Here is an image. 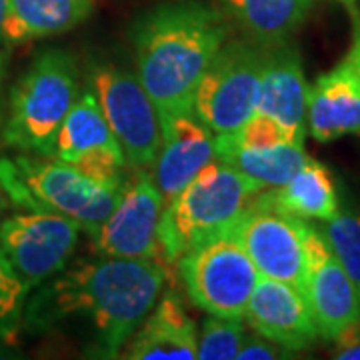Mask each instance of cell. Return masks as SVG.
<instances>
[{"instance_id": "cell-1", "label": "cell", "mask_w": 360, "mask_h": 360, "mask_svg": "<svg viewBox=\"0 0 360 360\" xmlns=\"http://www.w3.org/2000/svg\"><path fill=\"white\" fill-rule=\"evenodd\" d=\"M165 272L156 258L103 257L80 262L40 288L22 321L37 330L68 319L86 321L98 356L116 359L155 309Z\"/></svg>"}, {"instance_id": "cell-2", "label": "cell", "mask_w": 360, "mask_h": 360, "mask_svg": "<svg viewBox=\"0 0 360 360\" xmlns=\"http://www.w3.org/2000/svg\"><path fill=\"white\" fill-rule=\"evenodd\" d=\"M231 30L219 6L198 0L165 2L134 20L136 77L155 103L160 127L172 116L193 112L200 77Z\"/></svg>"}, {"instance_id": "cell-3", "label": "cell", "mask_w": 360, "mask_h": 360, "mask_svg": "<svg viewBox=\"0 0 360 360\" xmlns=\"http://www.w3.org/2000/svg\"><path fill=\"white\" fill-rule=\"evenodd\" d=\"M260 191L236 168L212 160L162 208L156 231L162 262L176 264L188 250L226 236Z\"/></svg>"}, {"instance_id": "cell-4", "label": "cell", "mask_w": 360, "mask_h": 360, "mask_svg": "<svg viewBox=\"0 0 360 360\" xmlns=\"http://www.w3.org/2000/svg\"><path fill=\"white\" fill-rule=\"evenodd\" d=\"M0 184L16 206L66 217L90 236L110 217L122 191L56 156L37 155L0 158Z\"/></svg>"}, {"instance_id": "cell-5", "label": "cell", "mask_w": 360, "mask_h": 360, "mask_svg": "<svg viewBox=\"0 0 360 360\" xmlns=\"http://www.w3.org/2000/svg\"><path fill=\"white\" fill-rule=\"evenodd\" d=\"M77 98L75 58L58 49L42 52L11 92L2 141L28 155L54 156L58 130Z\"/></svg>"}, {"instance_id": "cell-6", "label": "cell", "mask_w": 360, "mask_h": 360, "mask_svg": "<svg viewBox=\"0 0 360 360\" xmlns=\"http://www.w3.org/2000/svg\"><path fill=\"white\" fill-rule=\"evenodd\" d=\"M264 46L248 39L226 40L200 77L193 112L214 134L236 130L257 112Z\"/></svg>"}, {"instance_id": "cell-7", "label": "cell", "mask_w": 360, "mask_h": 360, "mask_svg": "<svg viewBox=\"0 0 360 360\" xmlns=\"http://www.w3.org/2000/svg\"><path fill=\"white\" fill-rule=\"evenodd\" d=\"M309 231L307 220L274 205L264 188L252 196L229 234L245 248L260 276L292 284L302 292Z\"/></svg>"}, {"instance_id": "cell-8", "label": "cell", "mask_w": 360, "mask_h": 360, "mask_svg": "<svg viewBox=\"0 0 360 360\" xmlns=\"http://www.w3.org/2000/svg\"><path fill=\"white\" fill-rule=\"evenodd\" d=\"M176 269L186 295L198 309L245 319L260 272L231 234L188 250L179 258Z\"/></svg>"}, {"instance_id": "cell-9", "label": "cell", "mask_w": 360, "mask_h": 360, "mask_svg": "<svg viewBox=\"0 0 360 360\" xmlns=\"http://www.w3.org/2000/svg\"><path fill=\"white\" fill-rule=\"evenodd\" d=\"M92 90L127 165L134 170L153 167L162 144V127L155 103L139 77L124 68L101 66L92 77Z\"/></svg>"}, {"instance_id": "cell-10", "label": "cell", "mask_w": 360, "mask_h": 360, "mask_svg": "<svg viewBox=\"0 0 360 360\" xmlns=\"http://www.w3.org/2000/svg\"><path fill=\"white\" fill-rule=\"evenodd\" d=\"M80 231L77 222L66 217L28 210L0 222V250L26 290H32L65 270Z\"/></svg>"}, {"instance_id": "cell-11", "label": "cell", "mask_w": 360, "mask_h": 360, "mask_svg": "<svg viewBox=\"0 0 360 360\" xmlns=\"http://www.w3.org/2000/svg\"><path fill=\"white\" fill-rule=\"evenodd\" d=\"M54 156L103 184L116 188L124 184L127 160L92 89L82 90L68 110L56 136Z\"/></svg>"}, {"instance_id": "cell-12", "label": "cell", "mask_w": 360, "mask_h": 360, "mask_svg": "<svg viewBox=\"0 0 360 360\" xmlns=\"http://www.w3.org/2000/svg\"><path fill=\"white\" fill-rule=\"evenodd\" d=\"M165 198L155 179L144 170L122 184L115 210L90 238L103 257L156 258L160 257L156 231Z\"/></svg>"}, {"instance_id": "cell-13", "label": "cell", "mask_w": 360, "mask_h": 360, "mask_svg": "<svg viewBox=\"0 0 360 360\" xmlns=\"http://www.w3.org/2000/svg\"><path fill=\"white\" fill-rule=\"evenodd\" d=\"M302 295L309 302L319 336L335 342L350 326L360 324V292L328 248L322 232L307 234V278Z\"/></svg>"}, {"instance_id": "cell-14", "label": "cell", "mask_w": 360, "mask_h": 360, "mask_svg": "<svg viewBox=\"0 0 360 360\" xmlns=\"http://www.w3.org/2000/svg\"><path fill=\"white\" fill-rule=\"evenodd\" d=\"M307 129L319 142L360 134V44L356 39L347 56L309 89Z\"/></svg>"}, {"instance_id": "cell-15", "label": "cell", "mask_w": 360, "mask_h": 360, "mask_svg": "<svg viewBox=\"0 0 360 360\" xmlns=\"http://www.w3.org/2000/svg\"><path fill=\"white\" fill-rule=\"evenodd\" d=\"M245 316L255 333L288 352L310 348L321 338L307 298L288 283L260 276Z\"/></svg>"}, {"instance_id": "cell-16", "label": "cell", "mask_w": 360, "mask_h": 360, "mask_svg": "<svg viewBox=\"0 0 360 360\" xmlns=\"http://www.w3.org/2000/svg\"><path fill=\"white\" fill-rule=\"evenodd\" d=\"M309 89L300 54L290 40L264 46L257 112L276 118L292 144H304Z\"/></svg>"}, {"instance_id": "cell-17", "label": "cell", "mask_w": 360, "mask_h": 360, "mask_svg": "<svg viewBox=\"0 0 360 360\" xmlns=\"http://www.w3.org/2000/svg\"><path fill=\"white\" fill-rule=\"evenodd\" d=\"M217 160L214 132L194 116H172L162 124V144L155 160V179L167 205L191 180Z\"/></svg>"}, {"instance_id": "cell-18", "label": "cell", "mask_w": 360, "mask_h": 360, "mask_svg": "<svg viewBox=\"0 0 360 360\" xmlns=\"http://www.w3.org/2000/svg\"><path fill=\"white\" fill-rule=\"evenodd\" d=\"M198 333L180 298L167 292L124 347L129 360H196Z\"/></svg>"}, {"instance_id": "cell-19", "label": "cell", "mask_w": 360, "mask_h": 360, "mask_svg": "<svg viewBox=\"0 0 360 360\" xmlns=\"http://www.w3.org/2000/svg\"><path fill=\"white\" fill-rule=\"evenodd\" d=\"M217 6L245 39L274 46L295 37L309 18L314 0H217Z\"/></svg>"}, {"instance_id": "cell-20", "label": "cell", "mask_w": 360, "mask_h": 360, "mask_svg": "<svg viewBox=\"0 0 360 360\" xmlns=\"http://www.w3.org/2000/svg\"><path fill=\"white\" fill-rule=\"evenodd\" d=\"M94 8L96 0H11L2 26V42L18 44L72 30Z\"/></svg>"}, {"instance_id": "cell-21", "label": "cell", "mask_w": 360, "mask_h": 360, "mask_svg": "<svg viewBox=\"0 0 360 360\" xmlns=\"http://www.w3.org/2000/svg\"><path fill=\"white\" fill-rule=\"evenodd\" d=\"M272 202L304 220H330L338 212V196L328 168L309 158V162L288 182L266 188Z\"/></svg>"}, {"instance_id": "cell-22", "label": "cell", "mask_w": 360, "mask_h": 360, "mask_svg": "<svg viewBox=\"0 0 360 360\" xmlns=\"http://www.w3.org/2000/svg\"><path fill=\"white\" fill-rule=\"evenodd\" d=\"M304 144L284 142L262 150H236L219 156L217 160L236 168L245 176L258 182L262 188H276L295 176L309 162Z\"/></svg>"}, {"instance_id": "cell-23", "label": "cell", "mask_w": 360, "mask_h": 360, "mask_svg": "<svg viewBox=\"0 0 360 360\" xmlns=\"http://www.w3.org/2000/svg\"><path fill=\"white\" fill-rule=\"evenodd\" d=\"M284 142H290L288 132L272 116L264 112H255L246 122L232 132L214 134V146H217V158L236 150H262L272 148Z\"/></svg>"}, {"instance_id": "cell-24", "label": "cell", "mask_w": 360, "mask_h": 360, "mask_svg": "<svg viewBox=\"0 0 360 360\" xmlns=\"http://www.w3.org/2000/svg\"><path fill=\"white\" fill-rule=\"evenodd\" d=\"M322 236L360 292V212H336Z\"/></svg>"}, {"instance_id": "cell-25", "label": "cell", "mask_w": 360, "mask_h": 360, "mask_svg": "<svg viewBox=\"0 0 360 360\" xmlns=\"http://www.w3.org/2000/svg\"><path fill=\"white\" fill-rule=\"evenodd\" d=\"M246 336L243 319L236 316H217L210 314L202 322V330L198 335V360H232L236 359L240 345Z\"/></svg>"}, {"instance_id": "cell-26", "label": "cell", "mask_w": 360, "mask_h": 360, "mask_svg": "<svg viewBox=\"0 0 360 360\" xmlns=\"http://www.w3.org/2000/svg\"><path fill=\"white\" fill-rule=\"evenodd\" d=\"M26 295L22 281L0 250V340H6L18 330L25 314Z\"/></svg>"}, {"instance_id": "cell-27", "label": "cell", "mask_w": 360, "mask_h": 360, "mask_svg": "<svg viewBox=\"0 0 360 360\" xmlns=\"http://www.w3.org/2000/svg\"><path fill=\"white\" fill-rule=\"evenodd\" d=\"M292 354L286 348L278 347L276 342H272L269 338L260 336L257 333L255 336H245L240 350L236 354L238 360H278V359H290Z\"/></svg>"}, {"instance_id": "cell-28", "label": "cell", "mask_w": 360, "mask_h": 360, "mask_svg": "<svg viewBox=\"0 0 360 360\" xmlns=\"http://www.w3.org/2000/svg\"><path fill=\"white\" fill-rule=\"evenodd\" d=\"M335 359L360 360V324L350 326L335 340Z\"/></svg>"}, {"instance_id": "cell-29", "label": "cell", "mask_w": 360, "mask_h": 360, "mask_svg": "<svg viewBox=\"0 0 360 360\" xmlns=\"http://www.w3.org/2000/svg\"><path fill=\"white\" fill-rule=\"evenodd\" d=\"M8 205H11V198H8V194L4 193V188L0 184V222L4 220V212L8 210Z\"/></svg>"}, {"instance_id": "cell-30", "label": "cell", "mask_w": 360, "mask_h": 360, "mask_svg": "<svg viewBox=\"0 0 360 360\" xmlns=\"http://www.w3.org/2000/svg\"><path fill=\"white\" fill-rule=\"evenodd\" d=\"M8 4H11V0H0V40H2V26H4V20H6Z\"/></svg>"}, {"instance_id": "cell-31", "label": "cell", "mask_w": 360, "mask_h": 360, "mask_svg": "<svg viewBox=\"0 0 360 360\" xmlns=\"http://www.w3.org/2000/svg\"><path fill=\"white\" fill-rule=\"evenodd\" d=\"M350 8V13H352V16H354V39L359 40L360 44V20H359V14H356V11L352 8V6H348Z\"/></svg>"}, {"instance_id": "cell-32", "label": "cell", "mask_w": 360, "mask_h": 360, "mask_svg": "<svg viewBox=\"0 0 360 360\" xmlns=\"http://www.w3.org/2000/svg\"><path fill=\"white\" fill-rule=\"evenodd\" d=\"M0 84H2V54H0Z\"/></svg>"}, {"instance_id": "cell-33", "label": "cell", "mask_w": 360, "mask_h": 360, "mask_svg": "<svg viewBox=\"0 0 360 360\" xmlns=\"http://www.w3.org/2000/svg\"><path fill=\"white\" fill-rule=\"evenodd\" d=\"M338 2H345V4H350V2H354V0H338Z\"/></svg>"}]
</instances>
